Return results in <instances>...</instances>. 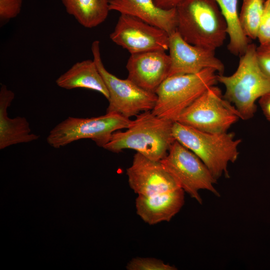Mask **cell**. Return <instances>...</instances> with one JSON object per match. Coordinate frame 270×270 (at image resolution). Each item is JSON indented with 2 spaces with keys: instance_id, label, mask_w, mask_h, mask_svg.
Returning <instances> with one entry per match:
<instances>
[{
  "instance_id": "obj_17",
  "label": "cell",
  "mask_w": 270,
  "mask_h": 270,
  "mask_svg": "<svg viewBox=\"0 0 270 270\" xmlns=\"http://www.w3.org/2000/svg\"><path fill=\"white\" fill-rule=\"evenodd\" d=\"M56 82L66 90L88 88L100 92L108 100L109 98L106 85L94 60L76 62L61 74Z\"/></svg>"
},
{
  "instance_id": "obj_13",
  "label": "cell",
  "mask_w": 270,
  "mask_h": 270,
  "mask_svg": "<svg viewBox=\"0 0 270 270\" xmlns=\"http://www.w3.org/2000/svg\"><path fill=\"white\" fill-rule=\"evenodd\" d=\"M170 66V57L165 51L130 54L126 64L128 78L140 88L155 93L168 77Z\"/></svg>"
},
{
  "instance_id": "obj_24",
  "label": "cell",
  "mask_w": 270,
  "mask_h": 270,
  "mask_svg": "<svg viewBox=\"0 0 270 270\" xmlns=\"http://www.w3.org/2000/svg\"><path fill=\"white\" fill-rule=\"evenodd\" d=\"M256 56L260 67L270 78V43L256 47Z\"/></svg>"
},
{
  "instance_id": "obj_8",
  "label": "cell",
  "mask_w": 270,
  "mask_h": 270,
  "mask_svg": "<svg viewBox=\"0 0 270 270\" xmlns=\"http://www.w3.org/2000/svg\"><path fill=\"white\" fill-rule=\"evenodd\" d=\"M160 162L179 186L200 204L202 202L200 190L220 196L214 186L217 180L196 155L177 140Z\"/></svg>"
},
{
  "instance_id": "obj_11",
  "label": "cell",
  "mask_w": 270,
  "mask_h": 270,
  "mask_svg": "<svg viewBox=\"0 0 270 270\" xmlns=\"http://www.w3.org/2000/svg\"><path fill=\"white\" fill-rule=\"evenodd\" d=\"M170 66L168 76L194 74L212 68L223 74L224 66L214 50L191 44L176 30L170 34L168 50Z\"/></svg>"
},
{
  "instance_id": "obj_20",
  "label": "cell",
  "mask_w": 270,
  "mask_h": 270,
  "mask_svg": "<svg viewBox=\"0 0 270 270\" xmlns=\"http://www.w3.org/2000/svg\"><path fill=\"white\" fill-rule=\"evenodd\" d=\"M264 3V0H242L239 22L243 32L249 39L257 38Z\"/></svg>"
},
{
  "instance_id": "obj_22",
  "label": "cell",
  "mask_w": 270,
  "mask_h": 270,
  "mask_svg": "<svg viewBox=\"0 0 270 270\" xmlns=\"http://www.w3.org/2000/svg\"><path fill=\"white\" fill-rule=\"evenodd\" d=\"M23 0H0V22L3 25L20 13Z\"/></svg>"
},
{
  "instance_id": "obj_5",
  "label": "cell",
  "mask_w": 270,
  "mask_h": 270,
  "mask_svg": "<svg viewBox=\"0 0 270 270\" xmlns=\"http://www.w3.org/2000/svg\"><path fill=\"white\" fill-rule=\"evenodd\" d=\"M216 72L206 68L196 74L168 76L155 92L157 100L152 112L176 122L185 109L218 82Z\"/></svg>"
},
{
  "instance_id": "obj_12",
  "label": "cell",
  "mask_w": 270,
  "mask_h": 270,
  "mask_svg": "<svg viewBox=\"0 0 270 270\" xmlns=\"http://www.w3.org/2000/svg\"><path fill=\"white\" fill-rule=\"evenodd\" d=\"M130 188L138 196H148L180 188L160 160L137 152L126 169Z\"/></svg>"
},
{
  "instance_id": "obj_26",
  "label": "cell",
  "mask_w": 270,
  "mask_h": 270,
  "mask_svg": "<svg viewBox=\"0 0 270 270\" xmlns=\"http://www.w3.org/2000/svg\"><path fill=\"white\" fill-rule=\"evenodd\" d=\"M156 4L160 8L168 10L176 8L184 0H154Z\"/></svg>"
},
{
  "instance_id": "obj_10",
  "label": "cell",
  "mask_w": 270,
  "mask_h": 270,
  "mask_svg": "<svg viewBox=\"0 0 270 270\" xmlns=\"http://www.w3.org/2000/svg\"><path fill=\"white\" fill-rule=\"evenodd\" d=\"M170 35L164 30L130 16L120 14L110 40L130 54L168 50Z\"/></svg>"
},
{
  "instance_id": "obj_2",
  "label": "cell",
  "mask_w": 270,
  "mask_h": 270,
  "mask_svg": "<svg viewBox=\"0 0 270 270\" xmlns=\"http://www.w3.org/2000/svg\"><path fill=\"white\" fill-rule=\"evenodd\" d=\"M240 56L236 72L218 74V81L224 86V97L234 106L240 118L248 120L256 111V100L270 93V78L260 66L254 44H249Z\"/></svg>"
},
{
  "instance_id": "obj_16",
  "label": "cell",
  "mask_w": 270,
  "mask_h": 270,
  "mask_svg": "<svg viewBox=\"0 0 270 270\" xmlns=\"http://www.w3.org/2000/svg\"><path fill=\"white\" fill-rule=\"evenodd\" d=\"M14 93L1 84L0 89V149L38 140L40 136L32 132L24 117L10 118L7 110L14 98Z\"/></svg>"
},
{
  "instance_id": "obj_14",
  "label": "cell",
  "mask_w": 270,
  "mask_h": 270,
  "mask_svg": "<svg viewBox=\"0 0 270 270\" xmlns=\"http://www.w3.org/2000/svg\"><path fill=\"white\" fill-rule=\"evenodd\" d=\"M184 192L181 188L136 199L137 214L146 223L152 225L169 222L184 203Z\"/></svg>"
},
{
  "instance_id": "obj_7",
  "label": "cell",
  "mask_w": 270,
  "mask_h": 270,
  "mask_svg": "<svg viewBox=\"0 0 270 270\" xmlns=\"http://www.w3.org/2000/svg\"><path fill=\"white\" fill-rule=\"evenodd\" d=\"M239 119L234 106L214 85L185 109L176 122L204 132L222 133L227 132Z\"/></svg>"
},
{
  "instance_id": "obj_21",
  "label": "cell",
  "mask_w": 270,
  "mask_h": 270,
  "mask_svg": "<svg viewBox=\"0 0 270 270\" xmlns=\"http://www.w3.org/2000/svg\"><path fill=\"white\" fill-rule=\"evenodd\" d=\"M128 270H175L176 268L162 260L152 258H136L128 264Z\"/></svg>"
},
{
  "instance_id": "obj_18",
  "label": "cell",
  "mask_w": 270,
  "mask_h": 270,
  "mask_svg": "<svg viewBox=\"0 0 270 270\" xmlns=\"http://www.w3.org/2000/svg\"><path fill=\"white\" fill-rule=\"evenodd\" d=\"M66 12L82 26L96 27L106 19L110 0H61Z\"/></svg>"
},
{
  "instance_id": "obj_19",
  "label": "cell",
  "mask_w": 270,
  "mask_h": 270,
  "mask_svg": "<svg viewBox=\"0 0 270 270\" xmlns=\"http://www.w3.org/2000/svg\"><path fill=\"white\" fill-rule=\"evenodd\" d=\"M217 3L227 25V33L230 38L228 50L233 54H244L248 45L249 38L240 27L238 8V0H214Z\"/></svg>"
},
{
  "instance_id": "obj_23",
  "label": "cell",
  "mask_w": 270,
  "mask_h": 270,
  "mask_svg": "<svg viewBox=\"0 0 270 270\" xmlns=\"http://www.w3.org/2000/svg\"><path fill=\"white\" fill-rule=\"evenodd\" d=\"M257 38L260 44L264 45L270 43V0L264 1Z\"/></svg>"
},
{
  "instance_id": "obj_3",
  "label": "cell",
  "mask_w": 270,
  "mask_h": 270,
  "mask_svg": "<svg viewBox=\"0 0 270 270\" xmlns=\"http://www.w3.org/2000/svg\"><path fill=\"white\" fill-rule=\"evenodd\" d=\"M176 10V31L185 41L214 50L224 44L227 25L214 0H184Z\"/></svg>"
},
{
  "instance_id": "obj_4",
  "label": "cell",
  "mask_w": 270,
  "mask_h": 270,
  "mask_svg": "<svg viewBox=\"0 0 270 270\" xmlns=\"http://www.w3.org/2000/svg\"><path fill=\"white\" fill-rule=\"evenodd\" d=\"M173 136L176 140L192 152L204 163L214 178L230 177L229 163L238 156L242 140L233 132L210 133L174 122Z\"/></svg>"
},
{
  "instance_id": "obj_9",
  "label": "cell",
  "mask_w": 270,
  "mask_h": 270,
  "mask_svg": "<svg viewBox=\"0 0 270 270\" xmlns=\"http://www.w3.org/2000/svg\"><path fill=\"white\" fill-rule=\"evenodd\" d=\"M91 50L109 94L106 113H116L130 118L140 112L152 110L157 100L155 93L140 88L128 78L120 79L110 72L102 62L98 40L93 42Z\"/></svg>"
},
{
  "instance_id": "obj_15",
  "label": "cell",
  "mask_w": 270,
  "mask_h": 270,
  "mask_svg": "<svg viewBox=\"0 0 270 270\" xmlns=\"http://www.w3.org/2000/svg\"><path fill=\"white\" fill-rule=\"evenodd\" d=\"M110 10L138 18L166 32L176 30V8L168 10L158 7L154 0H110Z\"/></svg>"
},
{
  "instance_id": "obj_25",
  "label": "cell",
  "mask_w": 270,
  "mask_h": 270,
  "mask_svg": "<svg viewBox=\"0 0 270 270\" xmlns=\"http://www.w3.org/2000/svg\"><path fill=\"white\" fill-rule=\"evenodd\" d=\"M258 102L264 116L270 122V93L260 98Z\"/></svg>"
},
{
  "instance_id": "obj_1",
  "label": "cell",
  "mask_w": 270,
  "mask_h": 270,
  "mask_svg": "<svg viewBox=\"0 0 270 270\" xmlns=\"http://www.w3.org/2000/svg\"><path fill=\"white\" fill-rule=\"evenodd\" d=\"M136 116L126 130L114 132L103 148L117 153L132 149L150 160H162L176 140L172 133L174 122L160 118L152 110Z\"/></svg>"
},
{
  "instance_id": "obj_6",
  "label": "cell",
  "mask_w": 270,
  "mask_h": 270,
  "mask_svg": "<svg viewBox=\"0 0 270 270\" xmlns=\"http://www.w3.org/2000/svg\"><path fill=\"white\" fill-rule=\"evenodd\" d=\"M132 120L116 113H106L90 118L69 116L50 132L46 142L58 148L76 140L88 138L104 148L114 132L127 128Z\"/></svg>"
}]
</instances>
